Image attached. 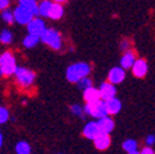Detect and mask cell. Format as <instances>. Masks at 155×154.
<instances>
[{
    "instance_id": "cell-13",
    "label": "cell",
    "mask_w": 155,
    "mask_h": 154,
    "mask_svg": "<svg viewBox=\"0 0 155 154\" xmlns=\"http://www.w3.org/2000/svg\"><path fill=\"white\" fill-rule=\"evenodd\" d=\"M84 136L89 139H94L97 134L100 133V129H99V126H97V122H89L85 125L84 127Z\"/></svg>"
},
{
    "instance_id": "cell-29",
    "label": "cell",
    "mask_w": 155,
    "mask_h": 154,
    "mask_svg": "<svg viewBox=\"0 0 155 154\" xmlns=\"http://www.w3.org/2000/svg\"><path fill=\"white\" fill-rule=\"evenodd\" d=\"M145 143L148 146H151V144L155 143V136H154V134H149V136L145 138Z\"/></svg>"
},
{
    "instance_id": "cell-22",
    "label": "cell",
    "mask_w": 155,
    "mask_h": 154,
    "mask_svg": "<svg viewBox=\"0 0 155 154\" xmlns=\"http://www.w3.org/2000/svg\"><path fill=\"white\" fill-rule=\"evenodd\" d=\"M122 147H123V149L127 153H130V152H135V150H137L138 144H137V142H135L134 139H127V141L123 142V146Z\"/></svg>"
},
{
    "instance_id": "cell-32",
    "label": "cell",
    "mask_w": 155,
    "mask_h": 154,
    "mask_svg": "<svg viewBox=\"0 0 155 154\" xmlns=\"http://www.w3.org/2000/svg\"><path fill=\"white\" fill-rule=\"evenodd\" d=\"M53 3H58V4H61V3H65L67 0H52Z\"/></svg>"
},
{
    "instance_id": "cell-7",
    "label": "cell",
    "mask_w": 155,
    "mask_h": 154,
    "mask_svg": "<svg viewBox=\"0 0 155 154\" xmlns=\"http://www.w3.org/2000/svg\"><path fill=\"white\" fill-rule=\"evenodd\" d=\"M46 30V25L43 22V20L38 17H33L32 20L27 24V31L28 33L36 35V36H41V33Z\"/></svg>"
},
{
    "instance_id": "cell-16",
    "label": "cell",
    "mask_w": 155,
    "mask_h": 154,
    "mask_svg": "<svg viewBox=\"0 0 155 154\" xmlns=\"http://www.w3.org/2000/svg\"><path fill=\"white\" fill-rule=\"evenodd\" d=\"M84 99L86 102H91V101H96V100H100V91L99 89H96V88H87L84 90Z\"/></svg>"
},
{
    "instance_id": "cell-5",
    "label": "cell",
    "mask_w": 155,
    "mask_h": 154,
    "mask_svg": "<svg viewBox=\"0 0 155 154\" xmlns=\"http://www.w3.org/2000/svg\"><path fill=\"white\" fill-rule=\"evenodd\" d=\"M0 68L3 70V75H11L16 69V59L11 52H5L0 55Z\"/></svg>"
},
{
    "instance_id": "cell-2",
    "label": "cell",
    "mask_w": 155,
    "mask_h": 154,
    "mask_svg": "<svg viewBox=\"0 0 155 154\" xmlns=\"http://www.w3.org/2000/svg\"><path fill=\"white\" fill-rule=\"evenodd\" d=\"M40 40L45 45L49 46L52 49H55V51H59L62 48V45H63L61 33L58 31H55V30H53V28H46L41 33Z\"/></svg>"
},
{
    "instance_id": "cell-9",
    "label": "cell",
    "mask_w": 155,
    "mask_h": 154,
    "mask_svg": "<svg viewBox=\"0 0 155 154\" xmlns=\"http://www.w3.org/2000/svg\"><path fill=\"white\" fill-rule=\"evenodd\" d=\"M92 141H94L95 147L97 148L99 150H105V149H107V148L110 147V144H111L110 134H108V133H104V132H100Z\"/></svg>"
},
{
    "instance_id": "cell-12",
    "label": "cell",
    "mask_w": 155,
    "mask_h": 154,
    "mask_svg": "<svg viewBox=\"0 0 155 154\" xmlns=\"http://www.w3.org/2000/svg\"><path fill=\"white\" fill-rule=\"evenodd\" d=\"M97 126H99V129L100 132H104V133H108L114 128V122L111 117L108 116H105V117H101L97 121Z\"/></svg>"
},
{
    "instance_id": "cell-3",
    "label": "cell",
    "mask_w": 155,
    "mask_h": 154,
    "mask_svg": "<svg viewBox=\"0 0 155 154\" xmlns=\"http://www.w3.org/2000/svg\"><path fill=\"white\" fill-rule=\"evenodd\" d=\"M84 109V113L92 116L95 119H101L105 116H108V112L106 109V104L104 100H96V101H91V102H86V105L83 107Z\"/></svg>"
},
{
    "instance_id": "cell-35",
    "label": "cell",
    "mask_w": 155,
    "mask_h": 154,
    "mask_svg": "<svg viewBox=\"0 0 155 154\" xmlns=\"http://www.w3.org/2000/svg\"><path fill=\"white\" fill-rule=\"evenodd\" d=\"M0 76H3V70H2V68H0Z\"/></svg>"
},
{
    "instance_id": "cell-30",
    "label": "cell",
    "mask_w": 155,
    "mask_h": 154,
    "mask_svg": "<svg viewBox=\"0 0 155 154\" xmlns=\"http://www.w3.org/2000/svg\"><path fill=\"white\" fill-rule=\"evenodd\" d=\"M140 154H155V152H154L150 147H145V148H143V149H142Z\"/></svg>"
},
{
    "instance_id": "cell-14",
    "label": "cell",
    "mask_w": 155,
    "mask_h": 154,
    "mask_svg": "<svg viewBox=\"0 0 155 154\" xmlns=\"http://www.w3.org/2000/svg\"><path fill=\"white\" fill-rule=\"evenodd\" d=\"M105 104H106V109H107L108 115H116V113H118L121 111V107H122L121 101L117 98H116V96H114V98H112V99H110V100H106Z\"/></svg>"
},
{
    "instance_id": "cell-1",
    "label": "cell",
    "mask_w": 155,
    "mask_h": 154,
    "mask_svg": "<svg viewBox=\"0 0 155 154\" xmlns=\"http://www.w3.org/2000/svg\"><path fill=\"white\" fill-rule=\"evenodd\" d=\"M90 72H91V67L87 63L80 62V63L71 64L70 67H68L65 75H67V79L70 83H78L84 76H87Z\"/></svg>"
},
{
    "instance_id": "cell-17",
    "label": "cell",
    "mask_w": 155,
    "mask_h": 154,
    "mask_svg": "<svg viewBox=\"0 0 155 154\" xmlns=\"http://www.w3.org/2000/svg\"><path fill=\"white\" fill-rule=\"evenodd\" d=\"M134 61H135L134 53L130 52V51H126L124 54L122 55V58H121V67L123 69H129V68H132Z\"/></svg>"
},
{
    "instance_id": "cell-28",
    "label": "cell",
    "mask_w": 155,
    "mask_h": 154,
    "mask_svg": "<svg viewBox=\"0 0 155 154\" xmlns=\"http://www.w3.org/2000/svg\"><path fill=\"white\" fill-rule=\"evenodd\" d=\"M10 5V0H0V10H5Z\"/></svg>"
},
{
    "instance_id": "cell-20",
    "label": "cell",
    "mask_w": 155,
    "mask_h": 154,
    "mask_svg": "<svg viewBox=\"0 0 155 154\" xmlns=\"http://www.w3.org/2000/svg\"><path fill=\"white\" fill-rule=\"evenodd\" d=\"M18 4H20L21 6H26V8L31 9L35 17L38 16V5H37L36 0H18Z\"/></svg>"
},
{
    "instance_id": "cell-31",
    "label": "cell",
    "mask_w": 155,
    "mask_h": 154,
    "mask_svg": "<svg viewBox=\"0 0 155 154\" xmlns=\"http://www.w3.org/2000/svg\"><path fill=\"white\" fill-rule=\"evenodd\" d=\"M128 47H129V43H128L127 41H123V42H122V45H121V49H122L123 52H126Z\"/></svg>"
},
{
    "instance_id": "cell-10",
    "label": "cell",
    "mask_w": 155,
    "mask_h": 154,
    "mask_svg": "<svg viewBox=\"0 0 155 154\" xmlns=\"http://www.w3.org/2000/svg\"><path fill=\"white\" fill-rule=\"evenodd\" d=\"M148 72V64L144 59H135L132 65V73L137 78H143Z\"/></svg>"
},
{
    "instance_id": "cell-21",
    "label": "cell",
    "mask_w": 155,
    "mask_h": 154,
    "mask_svg": "<svg viewBox=\"0 0 155 154\" xmlns=\"http://www.w3.org/2000/svg\"><path fill=\"white\" fill-rule=\"evenodd\" d=\"M15 150L17 154H30L31 153V147L27 142L25 141H21V142H18L15 147Z\"/></svg>"
},
{
    "instance_id": "cell-4",
    "label": "cell",
    "mask_w": 155,
    "mask_h": 154,
    "mask_svg": "<svg viewBox=\"0 0 155 154\" xmlns=\"http://www.w3.org/2000/svg\"><path fill=\"white\" fill-rule=\"evenodd\" d=\"M14 74L16 76V82L25 88L30 86L35 82V78H36V74L32 70L24 68V67H16Z\"/></svg>"
},
{
    "instance_id": "cell-8",
    "label": "cell",
    "mask_w": 155,
    "mask_h": 154,
    "mask_svg": "<svg viewBox=\"0 0 155 154\" xmlns=\"http://www.w3.org/2000/svg\"><path fill=\"white\" fill-rule=\"evenodd\" d=\"M124 78H126V72L122 67H114L108 73V82L113 85L122 83L124 80Z\"/></svg>"
},
{
    "instance_id": "cell-19",
    "label": "cell",
    "mask_w": 155,
    "mask_h": 154,
    "mask_svg": "<svg viewBox=\"0 0 155 154\" xmlns=\"http://www.w3.org/2000/svg\"><path fill=\"white\" fill-rule=\"evenodd\" d=\"M52 0H43V2L38 5V15L43 16V17H48V12L52 5Z\"/></svg>"
},
{
    "instance_id": "cell-34",
    "label": "cell",
    "mask_w": 155,
    "mask_h": 154,
    "mask_svg": "<svg viewBox=\"0 0 155 154\" xmlns=\"http://www.w3.org/2000/svg\"><path fill=\"white\" fill-rule=\"evenodd\" d=\"M128 154H140L138 150H135V152H130V153H128Z\"/></svg>"
},
{
    "instance_id": "cell-26",
    "label": "cell",
    "mask_w": 155,
    "mask_h": 154,
    "mask_svg": "<svg viewBox=\"0 0 155 154\" xmlns=\"http://www.w3.org/2000/svg\"><path fill=\"white\" fill-rule=\"evenodd\" d=\"M78 85H79V88H80V89L85 90V89H87V88L92 86V82H91V79H89V78H87V76H84L83 79H80L79 82H78Z\"/></svg>"
},
{
    "instance_id": "cell-6",
    "label": "cell",
    "mask_w": 155,
    "mask_h": 154,
    "mask_svg": "<svg viewBox=\"0 0 155 154\" xmlns=\"http://www.w3.org/2000/svg\"><path fill=\"white\" fill-rule=\"evenodd\" d=\"M35 17L33 12L31 9L26 8V6H21V5H18L15 11H14V18H15V21H17L18 24H21V25H27L32 18Z\"/></svg>"
},
{
    "instance_id": "cell-33",
    "label": "cell",
    "mask_w": 155,
    "mask_h": 154,
    "mask_svg": "<svg viewBox=\"0 0 155 154\" xmlns=\"http://www.w3.org/2000/svg\"><path fill=\"white\" fill-rule=\"evenodd\" d=\"M2 146H3V134L0 133V148H2Z\"/></svg>"
},
{
    "instance_id": "cell-15",
    "label": "cell",
    "mask_w": 155,
    "mask_h": 154,
    "mask_svg": "<svg viewBox=\"0 0 155 154\" xmlns=\"http://www.w3.org/2000/svg\"><path fill=\"white\" fill-rule=\"evenodd\" d=\"M63 14H64V9H63V6L61 4L52 3L49 12H48V17L49 18H52V20H59V18H62Z\"/></svg>"
},
{
    "instance_id": "cell-27",
    "label": "cell",
    "mask_w": 155,
    "mask_h": 154,
    "mask_svg": "<svg viewBox=\"0 0 155 154\" xmlns=\"http://www.w3.org/2000/svg\"><path fill=\"white\" fill-rule=\"evenodd\" d=\"M71 112L74 115H76V116H79V117H84V109L80 106V105H73L71 106Z\"/></svg>"
},
{
    "instance_id": "cell-18",
    "label": "cell",
    "mask_w": 155,
    "mask_h": 154,
    "mask_svg": "<svg viewBox=\"0 0 155 154\" xmlns=\"http://www.w3.org/2000/svg\"><path fill=\"white\" fill-rule=\"evenodd\" d=\"M38 42H40V36H36V35H32V33H28L24 38V46L26 48H33L35 46H37Z\"/></svg>"
},
{
    "instance_id": "cell-23",
    "label": "cell",
    "mask_w": 155,
    "mask_h": 154,
    "mask_svg": "<svg viewBox=\"0 0 155 154\" xmlns=\"http://www.w3.org/2000/svg\"><path fill=\"white\" fill-rule=\"evenodd\" d=\"M0 42L4 43V45L11 43L12 42V33L9 30H3V32L0 33Z\"/></svg>"
},
{
    "instance_id": "cell-25",
    "label": "cell",
    "mask_w": 155,
    "mask_h": 154,
    "mask_svg": "<svg viewBox=\"0 0 155 154\" xmlns=\"http://www.w3.org/2000/svg\"><path fill=\"white\" fill-rule=\"evenodd\" d=\"M10 117V113L8 111L6 107H3V106H0V125H3L5 122H8Z\"/></svg>"
},
{
    "instance_id": "cell-11",
    "label": "cell",
    "mask_w": 155,
    "mask_h": 154,
    "mask_svg": "<svg viewBox=\"0 0 155 154\" xmlns=\"http://www.w3.org/2000/svg\"><path fill=\"white\" fill-rule=\"evenodd\" d=\"M99 91H100V98L104 101L110 100V99H112V98H114V96H116V88L111 83H104V84H101Z\"/></svg>"
},
{
    "instance_id": "cell-24",
    "label": "cell",
    "mask_w": 155,
    "mask_h": 154,
    "mask_svg": "<svg viewBox=\"0 0 155 154\" xmlns=\"http://www.w3.org/2000/svg\"><path fill=\"white\" fill-rule=\"evenodd\" d=\"M2 17H3V20L8 24H12L15 21V18H14V12L10 11L9 9H5L3 10V14H2Z\"/></svg>"
}]
</instances>
